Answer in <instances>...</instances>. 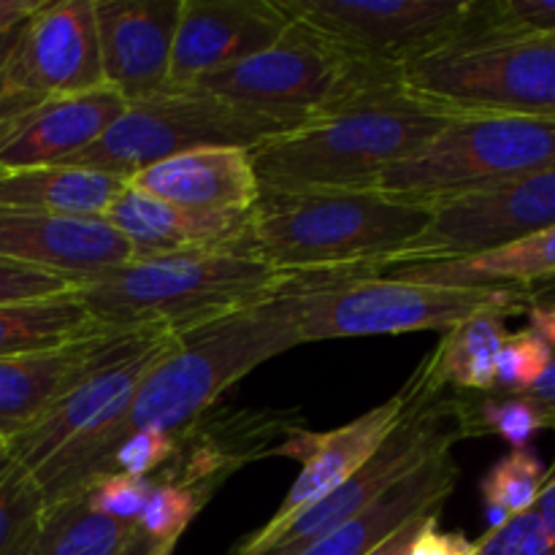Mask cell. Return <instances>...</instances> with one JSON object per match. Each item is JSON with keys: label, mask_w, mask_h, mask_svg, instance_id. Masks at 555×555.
I'll return each instance as SVG.
<instances>
[{"label": "cell", "mask_w": 555, "mask_h": 555, "mask_svg": "<svg viewBox=\"0 0 555 555\" xmlns=\"http://www.w3.org/2000/svg\"><path fill=\"white\" fill-rule=\"evenodd\" d=\"M450 119L399 81L369 87L249 150L260 195L372 193L385 168L415 155Z\"/></svg>", "instance_id": "obj_1"}, {"label": "cell", "mask_w": 555, "mask_h": 555, "mask_svg": "<svg viewBox=\"0 0 555 555\" xmlns=\"http://www.w3.org/2000/svg\"><path fill=\"white\" fill-rule=\"evenodd\" d=\"M428 220L431 206L383 193L260 195L247 233L231 253L285 276L377 274L421 236Z\"/></svg>", "instance_id": "obj_2"}, {"label": "cell", "mask_w": 555, "mask_h": 555, "mask_svg": "<svg viewBox=\"0 0 555 555\" xmlns=\"http://www.w3.org/2000/svg\"><path fill=\"white\" fill-rule=\"evenodd\" d=\"M298 345L301 339L280 293L269 301L179 334L173 350L146 374L125 417L103 444L98 480L106 477L108 459L125 437L139 431L179 437L204 417L233 383Z\"/></svg>", "instance_id": "obj_3"}, {"label": "cell", "mask_w": 555, "mask_h": 555, "mask_svg": "<svg viewBox=\"0 0 555 555\" xmlns=\"http://www.w3.org/2000/svg\"><path fill=\"white\" fill-rule=\"evenodd\" d=\"M291 276L231 249L130 258L76 285L101 328L184 334L269 301Z\"/></svg>", "instance_id": "obj_4"}, {"label": "cell", "mask_w": 555, "mask_h": 555, "mask_svg": "<svg viewBox=\"0 0 555 555\" xmlns=\"http://www.w3.org/2000/svg\"><path fill=\"white\" fill-rule=\"evenodd\" d=\"M280 296L291 309L301 345L415 331L444 334L477 314H499L507 320L529 312L534 304L531 291L431 285L358 271L291 276Z\"/></svg>", "instance_id": "obj_5"}, {"label": "cell", "mask_w": 555, "mask_h": 555, "mask_svg": "<svg viewBox=\"0 0 555 555\" xmlns=\"http://www.w3.org/2000/svg\"><path fill=\"white\" fill-rule=\"evenodd\" d=\"M555 166V122L453 117L415 155L385 168L372 193L439 206Z\"/></svg>", "instance_id": "obj_6"}, {"label": "cell", "mask_w": 555, "mask_h": 555, "mask_svg": "<svg viewBox=\"0 0 555 555\" xmlns=\"http://www.w3.org/2000/svg\"><path fill=\"white\" fill-rule=\"evenodd\" d=\"M301 125L304 119L282 117L209 92L163 90L128 103L101 139L63 166L95 168L128 179L152 163L204 146L255 150Z\"/></svg>", "instance_id": "obj_7"}, {"label": "cell", "mask_w": 555, "mask_h": 555, "mask_svg": "<svg viewBox=\"0 0 555 555\" xmlns=\"http://www.w3.org/2000/svg\"><path fill=\"white\" fill-rule=\"evenodd\" d=\"M396 81L450 117L555 122V38L450 43L406 63Z\"/></svg>", "instance_id": "obj_8"}, {"label": "cell", "mask_w": 555, "mask_h": 555, "mask_svg": "<svg viewBox=\"0 0 555 555\" xmlns=\"http://www.w3.org/2000/svg\"><path fill=\"white\" fill-rule=\"evenodd\" d=\"M393 81V74L361 65L336 49L328 38L293 20L280 41L269 49L195 81L188 90L209 92L309 122L314 114L336 106L356 92Z\"/></svg>", "instance_id": "obj_9"}, {"label": "cell", "mask_w": 555, "mask_h": 555, "mask_svg": "<svg viewBox=\"0 0 555 555\" xmlns=\"http://www.w3.org/2000/svg\"><path fill=\"white\" fill-rule=\"evenodd\" d=\"M282 5L347 57L396 76L412 60L455 43L472 0H282Z\"/></svg>", "instance_id": "obj_10"}, {"label": "cell", "mask_w": 555, "mask_h": 555, "mask_svg": "<svg viewBox=\"0 0 555 555\" xmlns=\"http://www.w3.org/2000/svg\"><path fill=\"white\" fill-rule=\"evenodd\" d=\"M555 225V166L515 182L464 195L431 209L415 242L393 255L377 274L415 263L459 260L534 236Z\"/></svg>", "instance_id": "obj_11"}, {"label": "cell", "mask_w": 555, "mask_h": 555, "mask_svg": "<svg viewBox=\"0 0 555 555\" xmlns=\"http://www.w3.org/2000/svg\"><path fill=\"white\" fill-rule=\"evenodd\" d=\"M106 87L98 43L95 0L41 3L20 27L5 68L0 122L49 98Z\"/></svg>", "instance_id": "obj_12"}, {"label": "cell", "mask_w": 555, "mask_h": 555, "mask_svg": "<svg viewBox=\"0 0 555 555\" xmlns=\"http://www.w3.org/2000/svg\"><path fill=\"white\" fill-rule=\"evenodd\" d=\"M459 439L464 437L455 426L453 401H434L426 406L404 401V415L388 434V439L379 444L377 453L350 480L341 482L323 502L291 520L280 534L271 537L253 555H298L307 551L312 542L369 507L374 499L383 496L390 486H396L401 477L410 475L434 453L453 450Z\"/></svg>", "instance_id": "obj_13"}, {"label": "cell", "mask_w": 555, "mask_h": 555, "mask_svg": "<svg viewBox=\"0 0 555 555\" xmlns=\"http://www.w3.org/2000/svg\"><path fill=\"white\" fill-rule=\"evenodd\" d=\"M291 22L282 0H179L166 90H188L255 57L280 41Z\"/></svg>", "instance_id": "obj_14"}, {"label": "cell", "mask_w": 555, "mask_h": 555, "mask_svg": "<svg viewBox=\"0 0 555 555\" xmlns=\"http://www.w3.org/2000/svg\"><path fill=\"white\" fill-rule=\"evenodd\" d=\"M401 415H404V396L396 393L385 404L363 412L361 417L350 421L347 426L334 428V431L314 434L309 428H301V431L293 434L285 448L280 450V459L301 461V472L276 507L274 518L263 529L255 531L249 540H244L236 555H253L271 537L280 534L291 520L323 502L341 482L350 480L377 453V448L388 439Z\"/></svg>", "instance_id": "obj_15"}, {"label": "cell", "mask_w": 555, "mask_h": 555, "mask_svg": "<svg viewBox=\"0 0 555 555\" xmlns=\"http://www.w3.org/2000/svg\"><path fill=\"white\" fill-rule=\"evenodd\" d=\"M301 428V417L293 412L238 410L211 415L209 410L179 434L173 461L152 477L193 488L209 502L233 472L280 455L287 439Z\"/></svg>", "instance_id": "obj_16"}, {"label": "cell", "mask_w": 555, "mask_h": 555, "mask_svg": "<svg viewBox=\"0 0 555 555\" xmlns=\"http://www.w3.org/2000/svg\"><path fill=\"white\" fill-rule=\"evenodd\" d=\"M179 0H95L98 43L108 90L128 103L166 90Z\"/></svg>", "instance_id": "obj_17"}, {"label": "cell", "mask_w": 555, "mask_h": 555, "mask_svg": "<svg viewBox=\"0 0 555 555\" xmlns=\"http://www.w3.org/2000/svg\"><path fill=\"white\" fill-rule=\"evenodd\" d=\"M133 258L106 220H76L41 211L0 209V260L85 282Z\"/></svg>", "instance_id": "obj_18"}, {"label": "cell", "mask_w": 555, "mask_h": 555, "mask_svg": "<svg viewBox=\"0 0 555 555\" xmlns=\"http://www.w3.org/2000/svg\"><path fill=\"white\" fill-rule=\"evenodd\" d=\"M119 92L101 90L49 98L0 122V171L63 166L101 139L125 112Z\"/></svg>", "instance_id": "obj_19"}, {"label": "cell", "mask_w": 555, "mask_h": 555, "mask_svg": "<svg viewBox=\"0 0 555 555\" xmlns=\"http://www.w3.org/2000/svg\"><path fill=\"white\" fill-rule=\"evenodd\" d=\"M125 184L195 211H253L260 198L253 152L242 146L182 152L130 173Z\"/></svg>", "instance_id": "obj_20"}, {"label": "cell", "mask_w": 555, "mask_h": 555, "mask_svg": "<svg viewBox=\"0 0 555 555\" xmlns=\"http://www.w3.org/2000/svg\"><path fill=\"white\" fill-rule=\"evenodd\" d=\"M103 220L130 244L133 258L231 249L247 233L253 211H195L130 190L112 204Z\"/></svg>", "instance_id": "obj_21"}, {"label": "cell", "mask_w": 555, "mask_h": 555, "mask_svg": "<svg viewBox=\"0 0 555 555\" xmlns=\"http://www.w3.org/2000/svg\"><path fill=\"white\" fill-rule=\"evenodd\" d=\"M450 453L453 450L434 453L369 507L331 529L298 555H369L415 518L442 509L459 480V466Z\"/></svg>", "instance_id": "obj_22"}, {"label": "cell", "mask_w": 555, "mask_h": 555, "mask_svg": "<svg viewBox=\"0 0 555 555\" xmlns=\"http://www.w3.org/2000/svg\"><path fill=\"white\" fill-rule=\"evenodd\" d=\"M119 334L122 331H103L54 350L0 358V439L11 442L36 426L49 406L106 356Z\"/></svg>", "instance_id": "obj_23"}, {"label": "cell", "mask_w": 555, "mask_h": 555, "mask_svg": "<svg viewBox=\"0 0 555 555\" xmlns=\"http://www.w3.org/2000/svg\"><path fill=\"white\" fill-rule=\"evenodd\" d=\"M504 318L477 314L455 328L444 331L437 350L423 361L410 385L399 390L406 404L426 406L437 401L444 388L459 393L486 396L496 388V358L504 345Z\"/></svg>", "instance_id": "obj_24"}, {"label": "cell", "mask_w": 555, "mask_h": 555, "mask_svg": "<svg viewBox=\"0 0 555 555\" xmlns=\"http://www.w3.org/2000/svg\"><path fill=\"white\" fill-rule=\"evenodd\" d=\"M122 190L125 177L81 166L0 171V209L103 220Z\"/></svg>", "instance_id": "obj_25"}, {"label": "cell", "mask_w": 555, "mask_h": 555, "mask_svg": "<svg viewBox=\"0 0 555 555\" xmlns=\"http://www.w3.org/2000/svg\"><path fill=\"white\" fill-rule=\"evenodd\" d=\"M385 274L410 282H431V285L531 291L537 282L555 280V225L469 258L401 266Z\"/></svg>", "instance_id": "obj_26"}, {"label": "cell", "mask_w": 555, "mask_h": 555, "mask_svg": "<svg viewBox=\"0 0 555 555\" xmlns=\"http://www.w3.org/2000/svg\"><path fill=\"white\" fill-rule=\"evenodd\" d=\"M76 293L0 307V358L63 347L103 334Z\"/></svg>", "instance_id": "obj_27"}, {"label": "cell", "mask_w": 555, "mask_h": 555, "mask_svg": "<svg viewBox=\"0 0 555 555\" xmlns=\"http://www.w3.org/2000/svg\"><path fill=\"white\" fill-rule=\"evenodd\" d=\"M139 534V524L92 513L81 493L47 507L36 534L16 555H119Z\"/></svg>", "instance_id": "obj_28"}, {"label": "cell", "mask_w": 555, "mask_h": 555, "mask_svg": "<svg viewBox=\"0 0 555 555\" xmlns=\"http://www.w3.org/2000/svg\"><path fill=\"white\" fill-rule=\"evenodd\" d=\"M453 417L461 437L493 434L513 444V450L529 448L537 434L551 428L545 412L529 396L464 393V399H453Z\"/></svg>", "instance_id": "obj_29"}, {"label": "cell", "mask_w": 555, "mask_h": 555, "mask_svg": "<svg viewBox=\"0 0 555 555\" xmlns=\"http://www.w3.org/2000/svg\"><path fill=\"white\" fill-rule=\"evenodd\" d=\"M555 38V0H472L455 43Z\"/></svg>", "instance_id": "obj_30"}, {"label": "cell", "mask_w": 555, "mask_h": 555, "mask_svg": "<svg viewBox=\"0 0 555 555\" xmlns=\"http://www.w3.org/2000/svg\"><path fill=\"white\" fill-rule=\"evenodd\" d=\"M47 496L36 477L9 450L0 455V555H16L36 534Z\"/></svg>", "instance_id": "obj_31"}, {"label": "cell", "mask_w": 555, "mask_h": 555, "mask_svg": "<svg viewBox=\"0 0 555 555\" xmlns=\"http://www.w3.org/2000/svg\"><path fill=\"white\" fill-rule=\"evenodd\" d=\"M542 482H545V464L540 461L537 450H513L502 461H496L482 477V502H486V507H499L509 518H515V515L534 509Z\"/></svg>", "instance_id": "obj_32"}, {"label": "cell", "mask_w": 555, "mask_h": 555, "mask_svg": "<svg viewBox=\"0 0 555 555\" xmlns=\"http://www.w3.org/2000/svg\"><path fill=\"white\" fill-rule=\"evenodd\" d=\"M150 480L152 488L144 509H141L139 531L150 545L179 542V537L188 531L195 515L206 507V499L195 493L193 488L179 486V482L157 480V477H150Z\"/></svg>", "instance_id": "obj_33"}, {"label": "cell", "mask_w": 555, "mask_h": 555, "mask_svg": "<svg viewBox=\"0 0 555 555\" xmlns=\"http://www.w3.org/2000/svg\"><path fill=\"white\" fill-rule=\"evenodd\" d=\"M553 347L537 331L524 328L504 336L496 358V388L493 393L524 396L537 385L553 361Z\"/></svg>", "instance_id": "obj_34"}, {"label": "cell", "mask_w": 555, "mask_h": 555, "mask_svg": "<svg viewBox=\"0 0 555 555\" xmlns=\"http://www.w3.org/2000/svg\"><path fill=\"white\" fill-rule=\"evenodd\" d=\"M177 455V437L163 431H139L125 437L108 459V475H128L150 480L152 475L171 464Z\"/></svg>", "instance_id": "obj_35"}, {"label": "cell", "mask_w": 555, "mask_h": 555, "mask_svg": "<svg viewBox=\"0 0 555 555\" xmlns=\"http://www.w3.org/2000/svg\"><path fill=\"white\" fill-rule=\"evenodd\" d=\"M152 480L128 475H108L92 482L85 491V502L92 513L119 524H139L141 509L150 496Z\"/></svg>", "instance_id": "obj_36"}, {"label": "cell", "mask_w": 555, "mask_h": 555, "mask_svg": "<svg viewBox=\"0 0 555 555\" xmlns=\"http://www.w3.org/2000/svg\"><path fill=\"white\" fill-rule=\"evenodd\" d=\"M477 555H555L545 524L534 509L515 515L507 526L486 531Z\"/></svg>", "instance_id": "obj_37"}, {"label": "cell", "mask_w": 555, "mask_h": 555, "mask_svg": "<svg viewBox=\"0 0 555 555\" xmlns=\"http://www.w3.org/2000/svg\"><path fill=\"white\" fill-rule=\"evenodd\" d=\"M76 282L63 280V276L47 274V271L25 269V266L3 263L0 260V307L25 301H41V298L65 296L74 293Z\"/></svg>", "instance_id": "obj_38"}, {"label": "cell", "mask_w": 555, "mask_h": 555, "mask_svg": "<svg viewBox=\"0 0 555 555\" xmlns=\"http://www.w3.org/2000/svg\"><path fill=\"white\" fill-rule=\"evenodd\" d=\"M480 540H469L461 531H439V515L428 520L410 545L406 555H477Z\"/></svg>", "instance_id": "obj_39"}, {"label": "cell", "mask_w": 555, "mask_h": 555, "mask_svg": "<svg viewBox=\"0 0 555 555\" xmlns=\"http://www.w3.org/2000/svg\"><path fill=\"white\" fill-rule=\"evenodd\" d=\"M437 515H442V509H434V513L421 515V518H415V520H412V524H406L404 529L396 531V534L390 537V540L385 542V545H379L377 551L369 553V555H406V551H410V545H412V542H415V537L421 534L423 526H426L431 518H437Z\"/></svg>", "instance_id": "obj_40"}, {"label": "cell", "mask_w": 555, "mask_h": 555, "mask_svg": "<svg viewBox=\"0 0 555 555\" xmlns=\"http://www.w3.org/2000/svg\"><path fill=\"white\" fill-rule=\"evenodd\" d=\"M526 314H529V328L537 331L555 352V298H534Z\"/></svg>", "instance_id": "obj_41"}, {"label": "cell", "mask_w": 555, "mask_h": 555, "mask_svg": "<svg viewBox=\"0 0 555 555\" xmlns=\"http://www.w3.org/2000/svg\"><path fill=\"white\" fill-rule=\"evenodd\" d=\"M534 513L540 515L542 524H545L547 537H551L553 551H555V459H553V464L545 469V482H542L540 496H537Z\"/></svg>", "instance_id": "obj_42"}, {"label": "cell", "mask_w": 555, "mask_h": 555, "mask_svg": "<svg viewBox=\"0 0 555 555\" xmlns=\"http://www.w3.org/2000/svg\"><path fill=\"white\" fill-rule=\"evenodd\" d=\"M43 0H0V36L25 25Z\"/></svg>", "instance_id": "obj_43"}, {"label": "cell", "mask_w": 555, "mask_h": 555, "mask_svg": "<svg viewBox=\"0 0 555 555\" xmlns=\"http://www.w3.org/2000/svg\"><path fill=\"white\" fill-rule=\"evenodd\" d=\"M524 396H529L531 401H537V404H540V410L545 412L547 423H551V428L555 431V356H553L551 366L545 369V374L537 379L534 388Z\"/></svg>", "instance_id": "obj_44"}, {"label": "cell", "mask_w": 555, "mask_h": 555, "mask_svg": "<svg viewBox=\"0 0 555 555\" xmlns=\"http://www.w3.org/2000/svg\"><path fill=\"white\" fill-rule=\"evenodd\" d=\"M20 27H16V30H11V33H5V36H0V98H3L5 68H9V57H11V52H14V43H16V36H20Z\"/></svg>", "instance_id": "obj_45"}, {"label": "cell", "mask_w": 555, "mask_h": 555, "mask_svg": "<svg viewBox=\"0 0 555 555\" xmlns=\"http://www.w3.org/2000/svg\"><path fill=\"white\" fill-rule=\"evenodd\" d=\"M150 547H152V545H150V542H146V537L139 534V537H135V540L130 542V545L125 547V551L119 553V555H146V553H150Z\"/></svg>", "instance_id": "obj_46"}, {"label": "cell", "mask_w": 555, "mask_h": 555, "mask_svg": "<svg viewBox=\"0 0 555 555\" xmlns=\"http://www.w3.org/2000/svg\"><path fill=\"white\" fill-rule=\"evenodd\" d=\"M177 551V542H163V545H152L146 555H173Z\"/></svg>", "instance_id": "obj_47"}, {"label": "cell", "mask_w": 555, "mask_h": 555, "mask_svg": "<svg viewBox=\"0 0 555 555\" xmlns=\"http://www.w3.org/2000/svg\"><path fill=\"white\" fill-rule=\"evenodd\" d=\"M5 450H9V442H3V439H0V455H3Z\"/></svg>", "instance_id": "obj_48"}]
</instances>
